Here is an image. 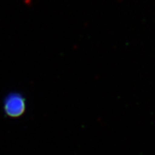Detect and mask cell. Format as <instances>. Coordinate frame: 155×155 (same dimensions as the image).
Segmentation results:
<instances>
[{
    "label": "cell",
    "instance_id": "1",
    "mask_svg": "<svg viewBox=\"0 0 155 155\" xmlns=\"http://www.w3.org/2000/svg\"><path fill=\"white\" fill-rule=\"evenodd\" d=\"M26 108L25 99L22 95L12 92L4 100V111L9 117H19L24 113Z\"/></svg>",
    "mask_w": 155,
    "mask_h": 155
}]
</instances>
